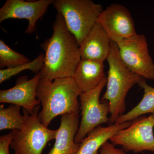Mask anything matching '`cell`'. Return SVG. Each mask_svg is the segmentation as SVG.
I'll return each instance as SVG.
<instances>
[{"mask_svg": "<svg viewBox=\"0 0 154 154\" xmlns=\"http://www.w3.org/2000/svg\"><path fill=\"white\" fill-rule=\"evenodd\" d=\"M52 29L51 37L40 45L45 54L40 80L46 82L72 78L82 60L76 39L60 14H57Z\"/></svg>", "mask_w": 154, "mask_h": 154, "instance_id": "6da1fadb", "label": "cell"}, {"mask_svg": "<svg viewBox=\"0 0 154 154\" xmlns=\"http://www.w3.org/2000/svg\"><path fill=\"white\" fill-rule=\"evenodd\" d=\"M82 93L72 78L56 79L52 82L40 80L36 89V97L42 107L38 115L39 121L48 127L58 116L79 114L78 98Z\"/></svg>", "mask_w": 154, "mask_h": 154, "instance_id": "7a4b0ae2", "label": "cell"}, {"mask_svg": "<svg viewBox=\"0 0 154 154\" xmlns=\"http://www.w3.org/2000/svg\"><path fill=\"white\" fill-rule=\"evenodd\" d=\"M107 60L109 69L107 89L102 101H107L109 103L110 116L108 122L112 125L125 111V98L128 91L136 84H138L143 78L125 66L120 59L118 46L115 42H111Z\"/></svg>", "mask_w": 154, "mask_h": 154, "instance_id": "3957f363", "label": "cell"}, {"mask_svg": "<svg viewBox=\"0 0 154 154\" xmlns=\"http://www.w3.org/2000/svg\"><path fill=\"white\" fill-rule=\"evenodd\" d=\"M52 5L63 17L67 28L79 46L103 10L102 5L91 0H53Z\"/></svg>", "mask_w": 154, "mask_h": 154, "instance_id": "277c9868", "label": "cell"}, {"mask_svg": "<svg viewBox=\"0 0 154 154\" xmlns=\"http://www.w3.org/2000/svg\"><path fill=\"white\" fill-rule=\"evenodd\" d=\"M40 105L30 114L23 109L25 123L20 130H14L11 147L14 154H42L49 141L55 139L57 129H49L39 121Z\"/></svg>", "mask_w": 154, "mask_h": 154, "instance_id": "5b68a950", "label": "cell"}, {"mask_svg": "<svg viewBox=\"0 0 154 154\" xmlns=\"http://www.w3.org/2000/svg\"><path fill=\"white\" fill-rule=\"evenodd\" d=\"M107 82V77L105 76L96 88L80 95L82 117L75 139L77 143H81L91 131L109 121V103L107 101H103L102 103L100 102V95Z\"/></svg>", "mask_w": 154, "mask_h": 154, "instance_id": "8992f818", "label": "cell"}, {"mask_svg": "<svg viewBox=\"0 0 154 154\" xmlns=\"http://www.w3.org/2000/svg\"><path fill=\"white\" fill-rule=\"evenodd\" d=\"M119 54L129 70L144 79H154V64L143 34H136L116 43Z\"/></svg>", "mask_w": 154, "mask_h": 154, "instance_id": "52a82bcc", "label": "cell"}, {"mask_svg": "<svg viewBox=\"0 0 154 154\" xmlns=\"http://www.w3.org/2000/svg\"><path fill=\"white\" fill-rule=\"evenodd\" d=\"M154 115L137 119L131 125L116 133L110 138L114 145H120L126 152L135 153L144 151L154 152Z\"/></svg>", "mask_w": 154, "mask_h": 154, "instance_id": "ba28073f", "label": "cell"}, {"mask_svg": "<svg viewBox=\"0 0 154 154\" xmlns=\"http://www.w3.org/2000/svg\"><path fill=\"white\" fill-rule=\"evenodd\" d=\"M97 23L105 30L110 41L115 43L137 34L131 14L120 4H112L103 10Z\"/></svg>", "mask_w": 154, "mask_h": 154, "instance_id": "9c48e42d", "label": "cell"}, {"mask_svg": "<svg viewBox=\"0 0 154 154\" xmlns=\"http://www.w3.org/2000/svg\"><path fill=\"white\" fill-rule=\"evenodd\" d=\"M53 2V0H7L0 9V22L10 19H27L28 25L25 33L31 34L36 31L37 21Z\"/></svg>", "mask_w": 154, "mask_h": 154, "instance_id": "30bf717a", "label": "cell"}, {"mask_svg": "<svg viewBox=\"0 0 154 154\" xmlns=\"http://www.w3.org/2000/svg\"><path fill=\"white\" fill-rule=\"evenodd\" d=\"M40 80L39 72L29 80L27 76L19 77L14 87L0 91V102L19 105L31 114L40 104L36 97Z\"/></svg>", "mask_w": 154, "mask_h": 154, "instance_id": "8fae6325", "label": "cell"}, {"mask_svg": "<svg viewBox=\"0 0 154 154\" xmlns=\"http://www.w3.org/2000/svg\"><path fill=\"white\" fill-rule=\"evenodd\" d=\"M60 124L57 129L55 143L48 154H76L81 143L75 139L79 128V114L61 116Z\"/></svg>", "mask_w": 154, "mask_h": 154, "instance_id": "7c38bea8", "label": "cell"}, {"mask_svg": "<svg viewBox=\"0 0 154 154\" xmlns=\"http://www.w3.org/2000/svg\"><path fill=\"white\" fill-rule=\"evenodd\" d=\"M111 43L107 33L96 22L79 46L82 59L104 62L110 53Z\"/></svg>", "mask_w": 154, "mask_h": 154, "instance_id": "4fadbf2b", "label": "cell"}, {"mask_svg": "<svg viewBox=\"0 0 154 154\" xmlns=\"http://www.w3.org/2000/svg\"><path fill=\"white\" fill-rule=\"evenodd\" d=\"M104 62L82 59L78 64L72 79L82 93L97 87L105 78Z\"/></svg>", "mask_w": 154, "mask_h": 154, "instance_id": "5bb4252c", "label": "cell"}, {"mask_svg": "<svg viewBox=\"0 0 154 154\" xmlns=\"http://www.w3.org/2000/svg\"><path fill=\"white\" fill-rule=\"evenodd\" d=\"M131 123V122H128L122 124L115 123L107 127H97L81 142L76 154H98L99 150L108 140L119 131L130 126Z\"/></svg>", "mask_w": 154, "mask_h": 154, "instance_id": "9a60e30c", "label": "cell"}, {"mask_svg": "<svg viewBox=\"0 0 154 154\" xmlns=\"http://www.w3.org/2000/svg\"><path fill=\"white\" fill-rule=\"evenodd\" d=\"M138 85L143 89L144 94L143 98L132 110L119 116L115 123L122 124L134 121L141 116L147 113H150L154 115V88L149 85L143 78Z\"/></svg>", "mask_w": 154, "mask_h": 154, "instance_id": "2e32d148", "label": "cell"}, {"mask_svg": "<svg viewBox=\"0 0 154 154\" xmlns=\"http://www.w3.org/2000/svg\"><path fill=\"white\" fill-rule=\"evenodd\" d=\"M21 106L12 105L5 107L0 106V130H20L25 123L24 115L21 113Z\"/></svg>", "mask_w": 154, "mask_h": 154, "instance_id": "e0dca14e", "label": "cell"}, {"mask_svg": "<svg viewBox=\"0 0 154 154\" xmlns=\"http://www.w3.org/2000/svg\"><path fill=\"white\" fill-rule=\"evenodd\" d=\"M31 61L25 56L16 52L0 40V68H11L28 63Z\"/></svg>", "mask_w": 154, "mask_h": 154, "instance_id": "ac0fdd59", "label": "cell"}, {"mask_svg": "<svg viewBox=\"0 0 154 154\" xmlns=\"http://www.w3.org/2000/svg\"><path fill=\"white\" fill-rule=\"evenodd\" d=\"M44 57L45 54L41 53L34 60L28 63L14 68L1 69L0 70V83L2 84L11 79V77L26 70H30L36 74L38 73L43 66Z\"/></svg>", "mask_w": 154, "mask_h": 154, "instance_id": "d6986e66", "label": "cell"}, {"mask_svg": "<svg viewBox=\"0 0 154 154\" xmlns=\"http://www.w3.org/2000/svg\"><path fill=\"white\" fill-rule=\"evenodd\" d=\"M13 138V131L0 137V154H10V146Z\"/></svg>", "mask_w": 154, "mask_h": 154, "instance_id": "ffe728a7", "label": "cell"}, {"mask_svg": "<svg viewBox=\"0 0 154 154\" xmlns=\"http://www.w3.org/2000/svg\"><path fill=\"white\" fill-rule=\"evenodd\" d=\"M99 154H126L123 149L116 148L113 143L108 141L100 149Z\"/></svg>", "mask_w": 154, "mask_h": 154, "instance_id": "44dd1931", "label": "cell"}]
</instances>
